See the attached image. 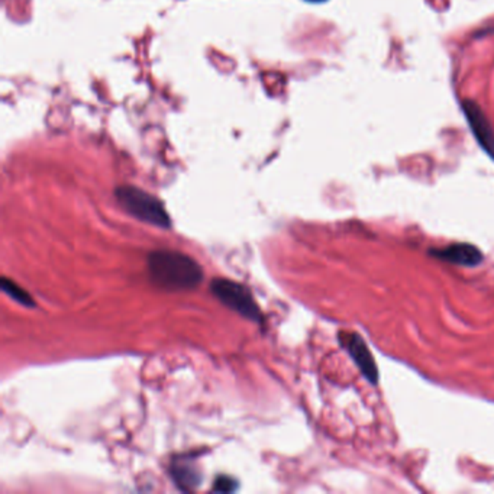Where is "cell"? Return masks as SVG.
I'll return each instance as SVG.
<instances>
[{
    "mask_svg": "<svg viewBox=\"0 0 494 494\" xmlns=\"http://www.w3.org/2000/svg\"><path fill=\"white\" fill-rule=\"evenodd\" d=\"M307 2H315V3H319V2H325V0H307Z\"/></svg>",
    "mask_w": 494,
    "mask_h": 494,
    "instance_id": "obj_10",
    "label": "cell"
},
{
    "mask_svg": "<svg viewBox=\"0 0 494 494\" xmlns=\"http://www.w3.org/2000/svg\"><path fill=\"white\" fill-rule=\"evenodd\" d=\"M461 106H463V112L466 114L474 138L483 148L484 153L494 161V129L488 118L486 117V113L474 101H470V99L461 103Z\"/></svg>",
    "mask_w": 494,
    "mask_h": 494,
    "instance_id": "obj_5",
    "label": "cell"
},
{
    "mask_svg": "<svg viewBox=\"0 0 494 494\" xmlns=\"http://www.w3.org/2000/svg\"><path fill=\"white\" fill-rule=\"evenodd\" d=\"M2 290L16 303H19L25 307H35V302L31 298V294L25 289L19 287L15 282H12V280H9L8 277L2 278Z\"/></svg>",
    "mask_w": 494,
    "mask_h": 494,
    "instance_id": "obj_8",
    "label": "cell"
},
{
    "mask_svg": "<svg viewBox=\"0 0 494 494\" xmlns=\"http://www.w3.org/2000/svg\"><path fill=\"white\" fill-rule=\"evenodd\" d=\"M429 255L461 267H477L484 259L483 253L475 245L467 242L451 244L443 248H431Z\"/></svg>",
    "mask_w": 494,
    "mask_h": 494,
    "instance_id": "obj_6",
    "label": "cell"
},
{
    "mask_svg": "<svg viewBox=\"0 0 494 494\" xmlns=\"http://www.w3.org/2000/svg\"><path fill=\"white\" fill-rule=\"evenodd\" d=\"M146 269L153 283L164 290H193L203 282L202 266L180 251L157 250L148 254Z\"/></svg>",
    "mask_w": 494,
    "mask_h": 494,
    "instance_id": "obj_1",
    "label": "cell"
},
{
    "mask_svg": "<svg viewBox=\"0 0 494 494\" xmlns=\"http://www.w3.org/2000/svg\"><path fill=\"white\" fill-rule=\"evenodd\" d=\"M210 290L223 306L234 310L239 316L254 323H262L264 321L258 303L246 286L234 282V280L218 277L212 280Z\"/></svg>",
    "mask_w": 494,
    "mask_h": 494,
    "instance_id": "obj_3",
    "label": "cell"
},
{
    "mask_svg": "<svg viewBox=\"0 0 494 494\" xmlns=\"http://www.w3.org/2000/svg\"><path fill=\"white\" fill-rule=\"evenodd\" d=\"M338 339L341 347L347 350L351 359L355 362V366L358 367L362 377H364L371 386H377L380 373H378L375 359L368 348L367 342L357 332L345 331H341L338 334Z\"/></svg>",
    "mask_w": 494,
    "mask_h": 494,
    "instance_id": "obj_4",
    "label": "cell"
},
{
    "mask_svg": "<svg viewBox=\"0 0 494 494\" xmlns=\"http://www.w3.org/2000/svg\"><path fill=\"white\" fill-rule=\"evenodd\" d=\"M238 488V483L234 480V479H230V477H226V475H222V477H218L215 484H213V490L215 491H235Z\"/></svg>",
    "mask_w": 494,
    "mask_h": 494,
    "instance_id": "obj_9",
    "label": "cell"
},
{
    "mask_svg": "<svg viewBox=\"0 0 494 494\" xmlns=\"http://www.w3.org/2000/svg\"><path fill=\"white\" fill-rule=\"evenodd\" d=\"M114 196L126 213L135 219L157 228H171V219L164 203L154 194L135 186H121Z\"/></svg>",
    "mask_w": 494,
    "mask_h": 494,
    "instance_id": "obj_2",
    "label": "cell"
},
{
    "mask_svg": "<svg viewBox=\"0 0 494 494\" xmlns=\"http://www.w3.org/2000/svg\"><path fill=\"white\" fill-rule=\"evenodd\" d=\"M171 475L176 482V484L181 490H193L202 482L201 471L197 470V467L189 461L178 459L176 461V464L173 463L171 467Z\"/></svg>",
    "mask_w": 494,
    "mask_h": 494,
    "instance_id": "obj_7",
    "label": "cell"
}]
</instances>
